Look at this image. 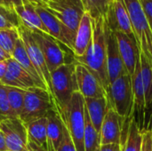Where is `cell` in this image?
Returning <instances> with one entry per match:
<instances>
[{
  "mask_svg": "<svg viewBox=\"0 0 152 151\" xmlns=\"http://www.w3.org/2000/svg\"><path fill=\"white\" fill-rule=\"evenodd\" d=\"M93 40L86 53L75 60L94 71L100 78L104 89L108 90L110 81L107 69V48L104 31V18L99 17L92 20Z\"/></svg>",
  "mask_w": 152,
  "mask_h": 151,
  "instance_id": "1",
  "label": "cell"
},
{
  "mask_svg": "<svg viewBox=\"0 0 152 151\" xmlns=\"http://www.w3.org/2000/svg\"><path fill=\"white\" fill-rule=\"evenodd\" d=\"M65 124L77 151H85V98L80 92H75L69 103L57 110Z\"/></svg>",
  "mask_w": 152,
  "mask_h": 151,
  "instance_id": "2",
  "label": "cell"
},
{
  "mask_svg": "<svg viewBox=\"0 0 152 151\" xmlns=\"http://www.w3.org/2000/svg\"><path fill=\"white\" fill-rule=\"evenodd\" d=\"M75 65L76 61L64 64L51 72L53 93L57 110L65 109L73 93L78 91L75 76Z\"/></svg>",
  "mask_w": 152,
  "mask_h": 151,
  "instance_id": "3",
  "label": "cell"
},
{
  "mask_svg": "<svg viewBox=\"0 0 152 151\" xmlns=\"http://www.w3.org/2000/svg\"><path fill=\"white\" fill-rule=\"evenodd\" d=\"M107 100L110 108L116 110L121 117H133L134 92L132 77L127 74L110 82L107 90Z\"/></svg>",
  "mask_w": 152,
  "mask_h": 151,
  "instance_id": "4",
  "label": "cell"
},
{
  "mask_svg": "<svg viewBox=\"0 0 152 151\" xmlns=\"http://www.w3.org/2000/svg\"><path fill=\"white\" fill-rule=\"evenodd\" d=\"M133 30L141 50L152 67V32L140 0H124Z\"/></svg>",
  "mask_w": 152,
  "mask_h": 151,
  "instance_id": "5",
  "label": "cell"
},
{
  "mask_svg": "<svg viewBox=\"0 0 152 151\" xmlns=\"http://www.w3.org/2000/svg\"><path fill=\"white\" fill-rule=\"evenodd\" d=\"M44 7L76 36L80 21L86 13L83 0H52Z\"/></svg>",
  "mask_w": 152,
  "mask_h": 151,
  "instance_id": "6",
  "label": "cell"
},
{
  "mask_svg": "<svg viewBox=\"0 0 152 151\" xmlns=\"http://www.w3.org/2000/svg\"><path fill=\"white\" fill-rule=\"evenodd\" d=\"M56 109L49 93L42 88L34 87L25 92L24 104L20 119L28 124L33 120L46 117L47 113Z\"/></svg>",
  "mask_w": 152,
  "mask_h": 151,
  "instance_id": "7",
  "label": "cell"
},
{
  "mask_svg": "<svg viewBox=\"0 0 152 151\" xmlns=\"http://www.w3.org/2000/svg\"><path fill=\"white\" fill-rule=\"evenodd\" d=\"M18 32L20 35V37L23 41V44L25 45L26 51L28 53V55L33 63L36 70L37 71L39 77H41L46 91L49 93L51 98L53 99L54 104H55V100L53 97V87H52V81H51V73L49 71V69L47 67L46 61L45 60V57L36 42V40L33 37L31 30H29L28 28H26L24 25L20 23V27L18 28ZM56 107V105H55Z\"/></svg>",
  "mask_w": 152,
  "mask_h": 151,
  "instance_id": "8",
  "label": "cell"
},
{
  "mask_svg": "<svg viewBox=\"0 0 152 151\" xmlns=\"http://www.w3.org/2000/svg\"><path fill=\"white\" fill-rule=\"evenodd\" d=\"M46 61L50 73L59 67L69 63L67 61L66 53L61 48L58 41L50 35L41 31H31ZM71 63V62H70Z\"/></svg>",
  "mask_w": 152,
  "mask_h": 151,
  "instance_id": "9",
  "label": "cell"
},
{
  "mask_svg": "<svg viewBox=\"0 0 152 151\" xmlns=\"http://www.w3.org/2000/svg\"><path fill=\"white\" fill-rule=\"evenodd\" d=\"M75 76L78 91L84 98H107V92L98 76L86 66L77 61Z\"/></svg>",
  "mask_w": 152,
  "mask_h": 151,
  "instance_id": "10",
  "label": "cell"
},
{
  "mask_svg": "<svg viewBox=\"0 0 152 151\" xmlns=\"http://www.w3.org/2000/svg\"><path fill=\"white\" fill-rule=\"evenodd\" d=\"M7 151H27L28 133L25 124L20 118H6L0 122Z\"/></svg>",
  "mask_w": 152,
  "mask_h": 151,
  "instance_id": "11",
  "label": "cell"
},
{
  "mask_svg": "<svg viewBox=\"0 0 152 151\" xmlns=\"http://www.w3.org/2000/svg\"><path fill=\"white\" fill-rule=\"evenodd\" d=\"M104 31L107 48V69L110 81L112 82L124 75H127L128 72L121 58L115 33L109 28L105 20Z\"/></svg>",
  "mask_w": 152,
  "mask_h": 151,
  "instance_id": "12",
  "label": "cell"
},
{
  "mask_svg": "<svg viewBox=\"0 0 152 151\" xmlns=\"http://www.w3.org/2000/svg\"><path fill=\"white\" fill-rule=\"evenodd\" d=\"M36 10L48 30L49 35L73 52L76 36L67 29L61 22L43 5L36 4Z\"/></svg>",
  "mask_w": 152,
  "mask_h": 151,
  "instance_id": "13",
  "label": "cell"
},
{
  "mask_svg": "<svg viewBox=\"0 0 152 151\" xmlns=\"http://www.w3.org/2000/svg\"><path fill=\"white\" fill-rule=\"evenodd\" d=\"M104 20L113 32L121 31L132 39L136 40L124 0H113Z\"/></svg>",
  "mask_w": 152,
  "mask_h": 151,
  "instance_id": "14",
  "label": "cell"
},
{
  "mask_svg": "<svg viewBox=\"0 0 152 151\" xmlns=\"http://www.w3.org/2000/svg\"><path fill=\"white\" fill-rule=\"evenodd\" d=\"M141 58V57H140ZM132 77L133 92H134V109H133V119L136 123L140 132L145 133V94L144 87L142 77L141 61H138L134 74Z\"/></svg>",
  "mask_w": 152,
  "mask_h": 151,
  "instance_id": "15",
  "label": "cell"
},
{
  "mask_svg": "<svg viewBox=\"0 0 152 151\" xmlns=\"http://www.w3.org/2000/svg\"><path fill=\"white\" fill-rule=\"evenodd\" d=\"M126 118L121 117L116 110L110 108L101 129L102 145L121 143L122 132Z\"/></svg>",
  "mask_w": 152,
  "mask_h": 151,
  "instance_id": "16",
  "label": "cell"
},
{
  "mask_svg": "<svg viewBox=\"0 0 152 151\" xmlns=\"http://www.w3.org/2000/svg\"><path fill=\"white\" fill-rule=\"evenodd\" d=\"M0 84L25 91L37 87L30 75L13 58L7 60V71Z\"/></svg>",
  "mask_w": 152,
  "mask_h": 151,
  "instance_id": "17",
  "label": "cell"
},
{
  "mask_svg": "<svg viewBox=\"0 0 152 151\" xmlns=\"http://www.w3.org/2000/svg\"><path fill=\"white\" fill-rule=\"evenodd\" d=\"M114 33L118 40L121 58L124 61L128 74L132 76L134 74L138 61H140L141 50L136 40L132 39L126 34L121 31H116Z\"/></svg>",
  "mask_w": 152,
  "mask_h": 151,
  "instance_id": "18",
  "label": "cell"
},
{
  "mask_svg": "<svg viewBox=\"0 0 152 151\" xmlns=\"http://www.w3.org/2000/svg\"><path fill=\"white\" fill-rule=\"evenodd\" d=\"M140 61L146 104L145 132H151L152 127V67L142 53H141Z\"/></svg>",
  "mask_w": 152,
  "mask_h": 151,
  "instance_id": "19",
  "label": "cell"
},
{
  "mask_svg": "<svg viewBox=\"0 0 152 151\" xmlns=\"http://www.w3.org/2000/svg\"><path fill=\"white\" fill-rule=\"evenodd\" d=\"M47 151H58L63 138L64 123L56 109L47 115Z\"/></svg>",
  "mask_w": 152,
  "mask_h": 151,
  "instance_id": "20",
  "label": "cell"
},
{
  "mask_svg": "<svg viewBox=\"0 0 152 151\" xmlns=\"http://www.w3.org/2000/svg\"><path fill=\"white\" fill-rule=\"evenodd\" d=\"M93 40V24L92 19L88 12H86L84 14L79 27L77 28L75 42H74V48H73V55L74 57H81L83 56L88 46L90 45Z\"/></svg>",
  "mask_w": 152,
  "mask_h": 151,
  "instance_id": "21",
  "label": "cell"
},
{
  "mask_svg": "<svg viewBox=\"0 0 152 151\" xmlns=\"http://www.w3.org/2000/svg\"><path fill=\"white\" fill-rule=\"evenodd\" d=\"M35 3L28 2L22 5L17 6L14 10L18 14L20 23L28 28L31 31H41L48 34V30L40 19L37 10Z\"/></svg>",
  "mask_w": 152,
  "mask_h": 151,
  "instance_id": "22",
  "label": "cell"
},
{
  "mask_svg": "<svg viewBox=\"0 0 152 151\" xmlns=\"http://www.w3.org/2000/svg\"><path fill=\"white\" fill-rule=\"evenodd\" d=\"M85 107L93 125L101 134L104 117L110 109L107 98H85Z\"/></svg>",
  "mask_w": 152,
  "mask_h": 151,
  "instance_id": "23",
  "label": "cell"
},
{
  "mask_svg": "<svg viewBox=\"0 0 152 151\" xmlns=\"http://www.w3.org/2000/svg\"><path fill=\"white\" fill-rule=\"evenodd\" d=\"M12 58H13L30 75V77L34 79V81H35V83H36V85H37V86L38 88H42V89L46 90L41 77H39L37 71L36 70L33 63L31 62V61H30V59H29V57L28 55L25 45H24L23 41L21 40L20 37L16 42V44H15Z\"/></svg>",
  "mask_w": 152,
  "mask_h": 151,
  "instance_id": "24",
  "label": "cell"
},
{
  "mask_svg": "<svg viewBox=\"0 0 152 151\" xmlns=\"http://www.w3.org/2000/svg\"><path fill=\"white\" fill-rule=\"evenodd\" d=\"M28 139L47 151V118L46 117L25 124Z\"/></svg>",
  "mask_w": 152,
  "mask_h": 151,
  "instance_id": "25",
  "label": "cell"
},
{
  "mask_svg": "<svg viewBox=\"0 0 152 151\" xmlns=\"http://www.w3.org/2000/svg\"><path fill=\"white\" fill-rule=\"evenodd\" d=\"M85 151H97L102 146L101 134L93 125L88 112L85 107Z\"/></svg>",
  "mask_w": 152,
  "mask_h": 151,
  "instance_id": "26",
  "label": "cell"
},
{
  "mask_svg": "<svg viewBox=\"0 0 152 151\" xmlns=\"http://www.w3.org/2000/svg\"><path fill=\"white\" fill-rule=\"evenodd\" d=\"M5 86V85H4ZM8 97V102L10 109L13 114V116L17 118H20L24 104V96H25V90L12 87V86H5Z\"/></svg>",
  "mask_w": 152,
  "mask_h": 151,
  "instance_id": "27",
  "label": "cell"
},
{
  "mask_svg": "<svg viewBox=\"0 0 152 151\" xmlns=\"http://www.w3.org/2000/svg\"><path fill=\"white\" fill-rule=\"evenodd\" d=\"M113 0H84L86 12H88L91 19H97L99 17L105 18L110 5Z\"/></svg>",
  "mask_w": 152,
  "mask_h": 151,
  "instance_id": "28",
  "label": "cell"
},
{
  "mask_svg": "<svg viewBox=\"0 0 152 151\" xmlns=\"http://www.w3.org/2000/svg\"><path fill=\"white\" fill-rule=\"evenodd\" d=\"M142 144V133L140 132L136 123L132 118L129 133L126 143L120 148L121 151H141Z\"/></svg>",
  "mask_w": 152,
  "mask_h": 151,
  "instance_id": "29",
  "label": "cell"
},
{
  "mask_svg": "<svg viewBox=\"0 0 152 151\" xmlns=\"http://www.w3.org/2000/svg\"><path fill=\"white\" fill-rule=\"evenodd\" d=\"M20 20L14 9L0 4V29H18Z\"/></svg>",
  "mask_w": 152,
  "mask_h": 151,
  "instance_id": "30",
  "label": "cell"
},
{
  "mask_svg": "<svg viewBox=\"0 0 152 151\" xmlns=\"http://www.w3.org/2000/svg\"><path fill=\"white\" fill-rule=\"evenodd\" d=\"M19 38L18 29H0V47L11 57Z\"/></svg>",
  "mask_w": 152,
  "mask_h": 151,
  "instance_id": "31",
  "label": "cell"
},
{
  "mask_svg": "<svg viewBox=\"0 0 152 151\" xmlns=\"http://www.w3.org/2000/svg\"><path fill=\"white\" fill-rule=\"evenodd\" d=\"M15 117L10 109L6 88L4 85L0 84V122L6 118ZM17 118V117H16Z\"/></svg>",
  "mask_w": 152,
  "mask_h": 151,
  "instance_id": "32",
  "label": "cell"
},
{
  "mask_svg": "<svg viewBox=\"0 0 152 151\" xmlns=\"http://www.w3.org/2000/svg\"><path fill=\"white\" fill-rule=\"evenodd\" d=\"M58 151H77L65 124H64V129H63V138L58 149Z\"/></svg>",
  "mask_w": 152,
  "mask_h": 151,
  "instance_id": "33",
  "label": "cell"
},
{
  "mask_svg": "<svg viewBox=\"0 0 152 151\" xmlns=\"http://www.w3.org/2000/svg\"><path fill=\"white\" fill-rule=\"evenodd\" d=\"M152 32V0H140Z\"/></svg>",
  "mask_w": 152,
  "mask_h": 151,
  "instance_id": "34",
  "label": "cell"
},
{
  "mask_svg": "<svg viewBox=\"0 0 152 151\" xmlns=\"http://www.w3.org/2000/svg\"><path fill=\"white\" fill-rule=\"evenodd\" d=\"M28 2H32V3H35L37 4H41L37 3V1H35V0H0V4L4 5V6H6L8 8L15 9L17 6L22 5V4H24L26 3H28ZM41 5H43V4H41Z\"/></svg>",
  "mask_w": 152,
  "mask_h": 151,
  "instance_id": "35",
  "label": "cell"
},
{
  "mask_svg": "<svg viewBox=\"0 0 152 151\" xmlns=\"http://www.w3.org/2000/svg\"><path fill=\"white\" fill-rule=\"evenodd\" d=\"M141 151H152V133L145 132L142 133V144Z\"/></svg>",
  "mask_w": 152,
  "mask_h": 151,
  "instance_id": "36",
  "label": "cell"
},
{
  "mask_svg": "<svg viewBox=\"0 0 152 151\" xmlns=\"http://www.w3.org/2000/svg\"><path fill=\"white\" fill-rule=\"evenodd\" d=\"M26 148H27V151H46L45 149H43L42 147L38 146L34 142H32V141H30L28 139L27 141Z\"/></svg>",
  "mask_w": 152,
  "mask_h": 151,
  "instance_id": "37",
  "label": "cell"
},
{
  "mask_svg": "<svg viewBox=\"0 0 152 151\" xmlns=\"http://www.w3.org/2000/svg\"><path fill=\"white\" fill-rule=\"evenodd\" d=\"M97 151H121L119 144H110L102 145Z\"/></svg>",
  "mask_w": 152,
  "mask_h": 151,
  "instance_id": "38",
  "label": "cell"
},
{
  "mask_svg": "<svg viewBox=\"0 0 152 151\" xmlns=\"http://www.w3.org/2000/svg\"><path fill=\"white\" fill-rule=\"evenodd\" d=\"M7 71V61H0V82L4 77Z\"/></svg>",
  "mask_w": 152,
  "mask_h": 151,
  "instance_id": "39",
  "label": "cell"
},
{
  "mask_svg": "<svg viewBox=\"0 0 152 151\" xmlns=\"http://www.w3.org/2000/svg\"><path fill=\"white\" fill-rule=\"evenodd\" d=\"M12 58L7 53H5L1 47H0V61H7L8 59Z\"/></svg>",
  "mask_w": 152,
  "mask_h": 151,
  "instance_id": "40",
  "label": "cell"
},
{
  "mask_svg": "<svg viewBox=\"0 0 152 151\" xmlns=\"http://www.w3.org/2000/svg\"><path fill=\"white\" fill-rule=\"evenodd\" d=\"M0 151H7L5 141H4V135L1 132H0Z\"/></svg>",
  "mask_w": 152,
  "mask_h": 151,
  "instance_id": "41",
  "label": "cell"
},
{
  "mask_svg": "<svg viewBox=\"0 0 152 151\" xmlns=\"http://www.w3.org/2000/svg\"><path fill=\"white\" fill-rule=\"evenodd\" d=\"M35 1H37V3H39V4H43V5H45V4H47L48 2H50V1H52V0H35Z\"/></svg>",
  "mask_w": 152,
  "mask_h": 151,
  "instance_id": "42",
  "label": "cell"
},
{
  "mask_svg": "<svg viewBox=\"0 0 152 151\" xmlns=\"http://www.w3.org/2000/svg\"><path fill=\"white\" fill-rule=\"evenodd\" d=\"M151 133H152V127H151Z\"/></svg>",
  "mask_w": 152,
  "mask_h": 151,
  "instance_id": "43",
  "label": "cell"
},
{
  "mask_svg": "<svg viewBox=\"0 0 152 151\" xmlns=\"http://www.w3.org/2000/svg\"><path fill=\"white\" fill-rule=\"evenodd\" d=\"M83 1H84V0H83Z\"/></svg>",
  "mask_w": 152,
  "mask_h": 151,
  "instance_id": "44",
  "label": "cell"
}]
</instances>
